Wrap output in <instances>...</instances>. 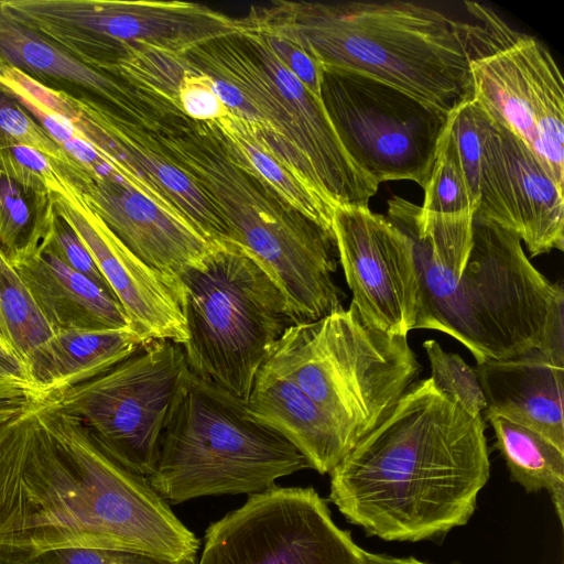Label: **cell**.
<instances>
[{"label": "cell", "mask_w": 564, "mask_h": 564, "mask_svg": "<svg viewBox=\"0 0 564 564\" xmlns=\"http://www.w3.org/2000/svg\"><path fill=\"white\" fill-rule=\"evenodd\" d=\"M199 540L148 479L53 401L0 427V564L112 549L195 564Z\"/></svg>", "instance_id": "obj_1"}, {"label": "cell", "mask_w": 564, "mask_h": 564, "mask_svg": "<svg viewBox=\"0 0 564 564\" xmlns=\"http://www.w3.org/2000/svg\"><path fill=\"white\" fill-rule=\"evenodd\" d=\"M485 420L426 378L333 468L329 500L387 541H421L464 525L489 479Z\"/></svg>", "instance_id": "obj_2"}, {"label": "cell", "mask_w": 564, "mask_h": 564, "mask_svg": "<svg viewBox=\"0 0 564 564\" xmlns=\"http://www.w3.org/2000/svg\"><path fill=\"white\" fill-rule=\"evenodd\" d=\"M286 39L323 69L356 72L453 112L474 99L469 23L414 2L274 0L240 19Z\"/></svg>", "instance_id": "obj_3"}, {"label": "cell", "mask_w": 564, "mask_h": 564, "mask_svg": "<svg viewBox=\"0 0 564 564\" xmlns=\"http://www.w3.org/2000/svg\"><path fill=\"white\" fill-rule=\"evenodd\" d=\"M406 236L421 286L414 329L452 336L477 364L534 350L564 364L563 285L531 263L518 236L474 215L471 248L459 275L436 264L419 239Z\"/></svg>", "instance_id": "obj_4"}, {"label": "cell", "mask_w": 564, "mask_h": 564, "mask_svg": "<svg viewBox=\"0 0 564 564\" xmlns=\"http://www.w3.org/2000/svg\"><path fill=\"white\" fill-rule=\"evenodd\" d=\"M151 132L210 199L231 243L276 284L292 324L317 321L341 306L345 294L334 281L339 259L332 230L288 206L234 163L206 122L170 115Z\"/></svg>", "instance_id": "obj_5"}, {"label": "cell", "mask_w": 564, "mask_h": 564, "mask_svg": "<svg viewBox=\"0 0 564 564\" xmlns=\"http://www.w3.org/2000/svg\"><path fill=\"white\" fill-rule=\"evenodd\" d=\"M311 468L306 457L258 422L246 402L186 371L147 478L173 505L204 496L254 495Z\"/></svg>", "instance_id": "obj_6"}, {"label": "cell", "mask_w": 564, "mask_h": 564, "mask_svg": "<svg viewBox=\"0 0 564 564\" xmlns=\"http://www.w3.org/2000/svg\"><path fill=\"white\" fill-rule=\"evenodd\" d=\"M262 367L293 381L352 447L388 416L421 371L408 336L369 326L354 304L290 325Z\"/></svg>", "instance_id": "obj_7"}, {"label": "cell", "mask_w": 564, "mask_h": 564, "mask_svg": "<svg viewBox=\"0 0 564 564\" xmlns=\"http://www.w3.org/2000/svg\"><path fill=\"white\" fill-rule=\"evenodd\" d=\"M185 321L192 373L247 402L259 370L292 325L270 275L235 245L170 278Z\"/></svg>", "instance_id": "obj_8"}, {"label": "cell", "mask_w": 564, "mask_h": 564, "mask_svg": "<svg viewBox=\"0 0 564 564\" xmlns=\"http://www.w3.org/2000/svg\"><path fill=\"white\" fill-rule=\"evenodd\" d=\"M1 3L40 36L107 74L133 46L148 45L185 54L199 45L243 32L240 19L187 1L1 0Z\"/></svg>", "instance_id": "obj_9"}, {"label": "cell", "mask_w": 564, "mask_h": 564, "mask_svg": "<svg viewBox=\"0 0 564 564\" xmlns=\"http://www.w3.org/2000/svg\"><path fill=\"white\" fill-rule=\"evenodd\" d=\"M469 67L474 100L519 137L564 186V79L549 48L476 2Z\"/></svg>", "instance_id": "obj_10"}, {"label": "cell", "mask_w": 564, "mask_h": 564, "mask_svg": "<svg viewBox=\"0 0 564 564\" xmlns=\"http://www.w3.org/2000/svg\"><path fill=\"white\" fill-rule=\"evenodd\" d=\"M322 101L346 152L368 176L424 189L449 113L346 69H323Z\"/></svg>", "instance_id": "obj_11"}, {"label": "cell", "mask_w": 564, "mask_h": 564, "mask_svg": "<svg viewBox=\"0 0 564 564\" xmlns=\"http://www.w3.org/2000/svg\"><path fill=\"white\" fill-rule=\"evenodd\" d=\"M188 367L181 345L151 340L107 372L52 400L119 462L148 478Z\"/></svg>", "instance_id": "obj_12"}, {"label": "cell", "mask_w": 564, "mask_h": 564, "mask_svg": "<svg viewBox=\"0 0 564 564\" xmlns=\"http://www.w3.org/2000/svg\"><path fill=\"white\" fill-rule=\"evenodd\" d=\"M198 564H366L365 550L338 528L311 487L254 495L212 523Z\"/></svg>", "instance_id": "obj_13"}, {"label": "cell", "mask_w": 564, "mask_h": 564, "mask_svg": "<svg viewBox=\"0 0 564 564\" xmlns=\"http://www.w3.org/2000/svg\"><path fill=\"white\" fill-rule=\"evenodd\" d=\"M332 229L355 305L369 326L408 336L421 286L410 238L369 207H336Z\"/></svg>", "instance_id": "obj_14"}, {"label": "cell", "mask_w": 564, "mask_h": 564, "mask_svg": "<svg viewBox=\"0 0 564 564\" xmlns=\"http://www.w3.org/2000/svg\"><path fill=\"white\" fill-rule=\"evenodd\" d=\"M478 192L475 215L518 236L531 257L564 250L563 188L519 137L491 118Z\"/></svg>", "instance_id": "obj_15"}, {"label": "cell", "mask_w": 564, "mask_h": 564, "mask_svg": "<svg viewBox=\"0 0 564 564\" xmlns=\"http://www.w3.org/2000/svg\"><path fill=\"white\" fill-rule=\"evenodd\" d=\"M52 166L128 249L169 279L202 265L220 248L135 189L107 162L96 170L84 163Z\"/></svg>", "instance_id": "obj_16"}, {"label": "cell", "mask_w": 564, "mask_h": 564, "mask_svg": "<svg viewBox=\"0 0 564 564\" xmlns=\"http://www.w3.org/2000/svg\"><path fill=\"white\" fill-rule=\"evenodd\" d=\"M183 55L191 66L212 78L228 110L246 120L282 164L333 206L315 153L291 107L242 37L215 40Z\"/></svg>", "instance_id": "obj_17"}, {"label": "cell", "mask_w": 564, "mask_h": 564, "mask_svg": "<svg viewBox=\"0 0 564 564\" xmlns=\"http://www.w3.org/2000/svg\"><path fill=\"white\" fill-rule=\"evenodd\" d=\"M69 124L123 180L144 182L214 245L231 243L228 227L210 199L151 131L120 113L98 115L83 107L73 111Z\"/></svg>", "instance_id": "obj_18"}, {"label": "cell", "mask_w": 564, "mask_h": 564, "mask_svg": "<svg viewBox=\"0 0 564 564\" xmlns=\"http://www.w3.org/2000/svg\"><path fill=\"white\" fill-rule=\"evenodd\" d=\"M0 62L40 86L99 113H120L149 131L169 115L170 104L120 77L91 68L13 18L0 0Z\"/></svg>", "instance_id": "obj_19"}, {"label": "cell", "mask_w": 564, "mask_h": 564, "mask_svg": "<svg viewBox=\"0 0 564 564\" xmlns=\"http://www.w3.org/2000/svg\"><path fill=\"white\" fill-rule=\"evenodd\" d=\"M52 197L55 212L90 251L130 327L148 340L166 339L182 346L187 332L170 279L138 258L73 193Z\"/></svg>", "instance_id": "obj_20"}, {"label": "cell", "mask_w": 564, "mask_h": 564, "mask_svg": "<svg viewBox=\"0 0 564 564\" xmlns=\"http://www.w3.org/2000/svg\"><path fill=\"white\" fill-rule=\"evenodd\" d=\"M486 410L535 431L564 451V364L541 350L474 368Z\"/></svg>", "instance_id": "obj_21"}, {"label": "cell", "mask_w": 564, "mask_h": 564, "mask_svg": "<svg viewBox=\"0 0 564 564\" xmlns=\"http://www.w3.org/2000/svg\"><path fill=\"white\" fill-rule=\"evenodd\" d=\"M246 409L292 443L311 468L329 474L352 444L339 426L293 381L262 367Z\"/></svg>", "instance_id": "obj_22"}, {"label": "cell", "mask_w": 564, "mask_h": 564, "mask_svg": "<svg viewBox=\"0 0 564 564\" xmlns=\"http://www.w3.org/2000/svg\"><path fill=\"white\" fill-rule=\"evenodd\" d=\"M150 341L131 327L56 330L29 357L25 369L44 402L107 372Z\"/></svg>", "instance_id": "obj_23"}, {"label": "cell", "mask_w": 564, "mask_h": 564, "mask_svg": "<svg viewBox=\"0 0 564 564\" xmlns=\"http://www.w3.org/2000/svg\"><path fill=\"white\" fill-rule=\"evenodd\" d=\"M14 269L54 332L130 327L119 301L40 247Z\"/></svg>", "instance_id": "obj_24"}, {"label": "cell", "mask_w": 564, "mask_h": 564, "mask_svg": "<svg viewBox=\"0 0 564 564\" xmlns=\"http://www.w3.org/2000/svg\"><path fill=\"white\" fill-rule=\"evenodd\" d=\"M206 124L234 163L254 176L288 206L333 231L335 208L282 164L246 120L228 110L224 117L207 121Z\"/></svg>", "instance_id": "obj_25"}, {"label": "cell", "mask_w": 564, "mask_h": 564, "mask_svg": "<svg viewBox=\"0 0 564 564\" xmlns=\"http://www.w3.org/2000/svg\"><path fill=\"white\" fill-rule=\"evenodd\" d=\"M494 429L496 447L511 478L525 491L547 490L558 520H564V451L546 437L495 414L482 416Z\"/></svg>", "instance_id": "obj_26"}, {"label": "cell", "mask_w": 564, "mask_h": 564, "mask_svg": "<svg viewBox=\"0 0 564 564\" xmlns=\"http://www.w3.org/2000/svg\"><path fill=\"white\" fill-rule=\"evenodd\" d=\"M56 212L46 191L24 185L0 171V254L12 267L40 249Z\"/></svg>", "instance_id": "obj_27"}, {"label": "cell", "mask_w": 564, "mask_h": 564, "mask_svg": "<svg viewBox=\"0 0 564 564\" xmlns=\"http://www.w3.org/2000/svg\"><path fill=\"white\" fill-rule=\"evenodd\" d=\"M30 290L0 254V336L25 366L29 357L52 335Z\"/></svg>", "instance_id": "obj_28"}, {"label": "cell", "mask_w": 564, "mask_h": 564, "mask_svg": "<svg viewBox=\"0 0 564 564\" xmlns=\"http://www.w3.org/2000/svg\"><path fill=\"white\" fill-rule=\"evenodd\" d=\"M424 193L423 214L475 215L477 210L447 126L440 140Z\"/></svg>", "instance_id": "obj_29"}, {"label": "cell", "mask_w": 564, "mask_h": 564, "mask_svg": "<svg viewBox=\"0 0 564 564\" xmlns=\"http://www.w3.org/2000/svg\"><path fill=\"white\" fill-rule=\"evenodd\" d=\"M434 384L473 416H482L486 401L475 369L454 352L429 339L423 343Z\"/></svg>", "instance_id": "obj_30"}, {"label": "cell", "mask_w": 564, "mask_h": 564, "mask_svg": "<svg viewBox=\"0 0 564 564\" xmlns=\"http://www.w3.org/2000/svg\"><path fill=\"white\" fill-rule=\"evenodd\" d=\"M14 145L34 149L51 163L80 162L67 154L20 102L0 89V149Z\"/></svg>", "instance_id": "obj_31"}, {"label": "cell", "mask_w": 564, "mask_h": 564, "mask_svg": "<svg viewBox=\"0 0 564 564\" xmlns=\"http://www.w3.org/2000/svg\"><path fill=\"white\" fill-rule=\"evenodd\" d=\"M489 115L474 99L449 113L447 130L455 143L473 199L478 207L482 145Z\"/></svg>", "instance_id": "obj_32"}, {"label": "cell", "mask_w": 564, "mask_h": 564, "mask_svg": "<svg viewBox=\"0 0 564 564\" xmlns=\"http://www.w3.org/2000/svg\"><path fill=\"white\" fill-rule=\"evenodd\" d=\"M41 248L116 297L82 238L72 225L57 213L51 231Z\"/></svg>", "instance_id": "obj_33"}, {"label": "cell", "mask_w": 564, "mask_h": 564, "mask_svg": "<svg viewBox=\"0 0 564 564\" xmlns=\"http://www.w3.org/2000/svg\"><path fill=\"white\" fill-rule=\"evenodd\" d=\"M0 171L24 185L52 195L69 194L51 162L34 149L23 145L0 149Z\"/></svg>", "instance_id": "obj_34"}, {"label": "cell", "mask_w": 564, "mask_h": 564, "mask_svg": "<svg viewBox=\"0 0 564 564\" xmlns=\"http://www.w3.org/2000/svg\"><path fill=\"white\" fill-rule=\"evenodd\" d=\"M184 59L186 69L177 91L180 111L187 118L200 122L224 117L228 108L216 93L212 78L192 67L185 56Z\"/></svg>", "instance_id": "obj_35"}, {"label": "cell", "mask_w": 564, "mask_h": 564, "mask_svg": "<svg viewBox=\"0 0 564 564\" xmlns=\"http://www.w3.org/2000/svg\"><path fill=\"white\" fill-rule=\"evenodd\" d=\"M33 564H187L149 553L112 549H65L45 553Z\"/></svg>", "instance_id": "obj_36"}, {"label": "cell", "mask_w": 564, "mask_h": 564, "mask_svg": "<svg viewBox=\"0 0 564 564\" xmlns=\"http://www.w3.org/2000/svg\"><path fill=\"white\" fill-rule=\"evenodd\" d=\"M258 33L262 35L272 53L302 83L308 93L322 99V66L295 43L278 35Z\"/></svg>", "instance_id": "obj_37"}, {"label": "cell", "mask_w": 564, "mask_h": 564, "mask_svg": "<svg viewBox=\"0 0 564 564\" xmlns=\"http://www.w3.org/2000/svg\"><path fill=\"white\" fill-rule=\"evenodd\" d=\"M26 399L41 402L30 381L25 366L0 340V400Z\"/></svg>", "instance_id": "obj_38"}, {"label": "cell", "mask_w": 564, "mask_h": 564, "mask_svg": "<svg viewBox=\"0 0 564 564\" xmlns=\"http://www.w3.org/2000/svg\"><path fill=\"white\" fill-rule=\"evenodd\" d=\"M34 403L26 399L0 400V427Z\"/></svg>", "instance_id": "obj_39"}, {"label": "cell", "mask_w": 564, "mask_h": 564, "mask_svg": "<svg viewBox=\"0 0 564 564\" xmlns=\"http://www.w3.org/2000/svg\"><path fill=\"white\" fill-rule=\"evenodd\" d=\"M366 564H427L414 557H393L365 551Z\"/></svg>", "instance_id": "obj_40"}, {"label": "cell", "mask_w": 564, "mask_h": 564, "mask_svg": "<svg viewBox=\"0 0 564 564\" xmlns=\"http://www.w3.org/2000/svg\"><path fill=\"white\" fill-rule=\"evenodd\" d=\"M0 340H2L1 336H0ZM3 341V340H2Z\"/></svg>", "instance_id": "obj_41"}]
</instances>
